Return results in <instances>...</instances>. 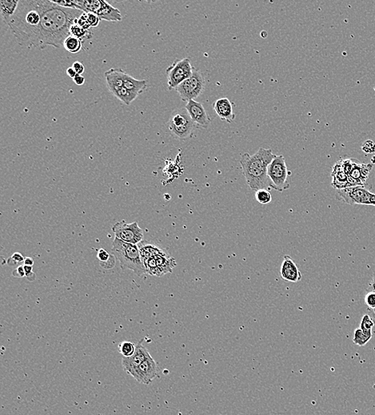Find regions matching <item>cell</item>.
<instances>
[{"label": "cell", "instance_id": "44dd1931", "mask_svg": "<svg viewBox=\"0 0 375 415\" xmlns=\"http://www.w3.org/2000/svg\"><path fill=\"white\" fill-rule=\"evenodd\" d=\"M123 86L131 92L139 95L147 89V82L146 80L136 79L126 72L123 76Z\"/></svg>", "mask_w": 375, "mask_h": 415}, {"label": "cell", "instance_id": "836d02e7", "mask_svg": "<svg viewBox=\"0 0 375 415\" xmlns=\"http://www.w3.org/2000/svg\"><path fill=\"white\" fill-rule=\"evenodd\" d=\"M98 259L100 261V262H107L110 259V255L107 252L106 250L101 248L98 252Z\"/></svg>", "mask_w": 375, "mask_h": 415}, {"label": "cell", "instance_id": "ffe728a7", "mask_svg": "<svg viewBox=\"0 0 375 415\" xmlns=\"http://www.w3.org/2000/svg\"><path fill=\"white\" fill-rule=\"evenodd\" d=\"M137 245L139 248L142 261L150 258V257H152V256H157V255L168 254V252L165 251L163 248L158 246L156 244L150 242V241H142Z\"/></svg>", "mask_w": 375, "mask_h": 415}, {"label": "cell", "instance_id": "74e56055", "mask_svg": "<svg viewBox=\"0 0 375 415\" xmlns=\"http://www.w3.org/2000/svg\"><path fill=\"white\" fill-rule=\"evenodd\" d=\"M11 257H12V259H13L15 262L17 263L23 262V261H24V260H25V259L24 258L23 255H22L21 253H19V252H15V253H14L13 255H12Z\"/></svg>", "mask_w": 375, "mask_h": 415}, {"label": "cell", "instance_id": "5bb4252c", "mask_svg": "<svg viewBox=\"0 0 375 415\" xmlns=\"http://www.w3.org/2000/svg\"><path fill=\"white\" fill-rule=\"evenodd\" d=\"M151 355L144 345H142V341L136 344L135 352L131 357H123L122 359V365L127 374H130L132 370L138 367L139 365L146 361Z\"/></svg>", "mask_w": 375, "mask_h": 415}, {"label": "cell", "instance_id": "9a60e30c", "mask_svg": "<svg viewBox=\"0 0 375 415\" xmlns=\"http://www.w3.org/2000/svg\"><path fill=\"white\" fill-rule=\"evenodd\" d=\"M281 278L283 280L291 283H297L302 280V273L297 268L296 263L288 255L284 256L280 268Z\"/></svg>", "mask_w": 375, "mask_h": 415}, {"label": "cell", "instance_id": "8992f818", "mask_svg": "<svg viewBox=\"0 0 375 415\" xmlns=\"http://www.w3.org/2000/svg\"><path fill=\"white\" fill-rule=\"evenodd\" d=\"M289 174L291 173L287 170L285 157L283 155H276L268 166V175L271 189L278 192L288 190L290 184L287 181V177Z\"/></svg>", "mask_w": 375, "mask_h": 415}, {"label": "cell", "instance_id": "60d3db41", "mask_svg": "<svg viewBox=\"0 0 375 415\" xmlns=\"http://www.w3.org/2000/svg\"><path fill=\"white\" fill-rule=\"evenodd\" d=\"M367 292H375V273L374 274L371 284H370V288L367 289Z\"/></svg>", "mask_w": 375, "mask_h": 415}, {"label": "cell", "instance_id": "7bdbcfd3", "mask_svg": "<svg viewBox=\"0 0 375 415\" xmlns=\"http://www.w3.org/2000/svg\"><path fill=\"white\" fill-rule=\"evenodd\" d=\"M371 163H372V165H375V155L371 157Z\"/></svg>", "mask_w": 375, "mask_h": 415}, {"label": "cell", "instance_id": "8fae6325", "mask_svg": "<svg viewBox=\"0 0 375 415\" xmlns=\"http://www.w3.org/2000/svg\"><path fill=\"white\" fill-rule=\"evenodd\" d=\"M115 237L127 243L138 244L143 241V232L137 222L128 224L125 220L117 222L112 227Z\"/></svg>", "mask_w": 375, "mask_h": 415}, {"label": "cell", "instance_id": "d6a6232c", "mask_svg": "<svg viewBox=\"0 0 375 415\" xmlns=\"http://www.w3.org/2000/svg\"><path fill=\"white\" fill-rule=\"evenodd\" d=\"M362 150L366 153H374L375 152V143L373 141L368 140L362 145Z\"/></svg>", "mask_w": 375, "mask_h": 415}, {"label": "cell", "instance_id": "7402d4cb", "mask_svg": "<svg viewBox=\"0 0 375 415\" xmlns=\"http://www.w3.org/2000/svg\"><path fill=\"white\" fill-rule=\"evenodd\" d=\"M19 3V0H0V12L2 20L6 24H8L11 18L13 17Z\"/></svg>", "mask_w": 375, "mask_h": 415}, {"label": "cell", "instance_id": "1f68e13d", "mask_svg": "<svg viewBox=\"0 0 375 415\" xmlns=\"http://www.w3.org/2000/svg\"><path fill=\"white\" fill-rule=\"evenodd\" d=\"M86 18L91 27H97L101 20L96 14L91 13V12L86 13Z\"/></svg>", "mask_w": 375, "mask_h": 415}, {"label": "cell", "instance_id": "3957f363", "mask_svg": "<svg viewBox=\"0 0 375 415\" xmlns=\"http://www.w3.org/2000/svg\"><path fill=\"white\" fill-rule=\"evenodd\" d=\"M275 156L270 148H259L255 154L250 155L248 153L241 154L240 164L242 173L246 183L253 191L271 189L268 170V166Z\"/></svg>", "mask_w": 375, "mask_h": 415}, {"label": "cell", "instance_id": "277c9868", "mask_svg": "<svg viewBox=\"0 0 375 415\" xmlns=\"http://www.w3.org/2000/svg\"><path fill=\"white\" fill-rule=\"evenodd\" d=\"M111 253L120 262L122 269L132 270L138 276L147 274L137 244L127 243L115 237L113 241Z\"/></svg>", "mask_w": 375, "mask_h": 415}, {"label": "cell", "instance_id": "30bf717a", "mask_svg": "<svg viewBox=\"0 0 375 415\" xmlns=\"http://www.w3.org/2000/svg\"><path fill=\"white\" fill-rule=\"evenodd\" d=\"M147 274L156 276H162L166 273L172 272L173 269L176 266L175 258L166 255H157L143 261Z\"/></svg>", "mask_w": 375, "mask_h": 415}, {"label": "cell", "instance_id": "4dcf8cb0", "mask_svg": "<svg viewBox=\"0 0 375 415\" xmlns=\"http://www.w3.org/2000/svg\"><path fill=\"white\" fill-rule=\"evenodd\" d=\"M76 24H78L79 26H81L85 30H91V26H90V24L87 21L86 13H85V12H82V15H80V17L77 19Z\"/></svg>", "mask_w": 375, "mask_h": 415}, {"label": "cell", "instance_id": "83f0119b", "mask_svg": "<svg viewBox=\"0 0 375 415\" xmlns=\"http://www.w3.org/2000/svg\"><path fill=\"white\" fill-rule=\"evenodd\" d=\"M375 325V322L372 319V318L369 315H365L364 317H362V321H361L360 328L368 336H373L372 329H373Z\"/></svg>", "mask_w": 375, "mask_h": 415}, {"label": "cell", "instance_id": "2e32d148", "mask_svg": "<svg viewBox=\"0 0 375 415\" xmlns=\"http://www.w3.org/2000/svg\"><path fill=\"white\" fill-rule=\"evenodd\" d=\"M213 108L221 120L229 123L232 122L235 120V114L234 113L233 106L231 101L227 98L218 99L213 104Z\"/></svg>", "mask_w": 375, "mask_h": 415}, {"label": "cell", "instance_id": "cb8c5ba5", "mask_svg": "<svg viewBox=\"0 0 375 415\" xmlns=\"http://www.w3.org/2000/svg\"><path fill=\"white\" fill-rule=\"evenodd\" d=\"M63 48L71 54H76L82 49V41L76 37L70 35L65 39Z\"/></svg>", "mask_w": 375, "mask_h": 415}, {"label": "cell", "instance_id": "e575fe53", "mask_svg": "<svg viewBox=\"0 0 375 415\" xmlns=\"http://www.w3.org/2000/svg\"><path fill=\"white\" fill-rule=\"evenodd\" d=\"M72 67H73L74 70L76 71L77 74H81L82 75V73H84L85 71V67L82 64V63H80V62H75L72 65Z\"/></svg>", "mask_w": 375, "mask_h": 415}, {"label": "cell", "instance_id": "b9f144b4", "mask_svg": "<svg viewBox=\"0 0 375 415\" xmlns=\"http://www.w3.org/2000/svg\"><path fill=\"white\" fill-rule=\"evenodd\" d=\"M33 265H34V261H33L32 259L30 258V257H27V258L24 260V265L33 266Z\"/></svg>", "mask_w": 375, "mask_h": 415}, {"label": "cell", "instance_id": "f35d334b", "mask_svg": "<svg viewBox=\"0 0 375 415\" xmlns=\"http://www.w3.org/2000/svg\"><path fill=\"white\" fill-rule=\"evenodd\" d=\"M67 74L71 78H74V77H76L77 75V73H76V71L74 70L73 67H69V68H67Z\"/></svg>", "mask_w": 375, "mask_h": 415}, {"label": "cell", "instance_id": "52a82bcc", "mask_svg": "<svg viewBox=\"0 0 375 415\" xmlns=\"http://www.w3.org/2000/svg\"><path fill=\"white\" fill-rule=\"evenodd\" d=\"M338 200L349 204H364L375 206V194H372L365 186H355L337 190Z\"/></svg>", "mask_w": 375, "mask_h": 415}, {"label": "cell", "instance_id": "d4e9b609", "mask_svg": "<svg viewBox=\"0 0 375 415\" xmlns=\"http://www.w3.org/2000/svg\"><path fill=\"white\" fill-rule=\"evenodd\" d=\"M92 31L91 30H85L78 24H73L70 28V35L76 37L80 40L83 41V39H90L92 37Z\"/></svg>", "mask_w": 375, "mask_h": 415}, {"label": "cell", "instance_id": "ac0fdd59", "mask_svg": "<svg viewBox=\"0 0 375 415\" xmlns=\"http://www.w3.org/2000/svg\"><path fill=\"white\" fill-rule=\"evenodd\" d=\"M126 71L120 68H111L105 72L107 86L110 92L113 93L117 89L123 86V76Z\"/></svg>", "mask_w": 375, "mask_h": 415}, {"label": "cell", "instance_id": "6da1fadb", "mask_svg": "<svg viewBox=\"0 0 375 415\" xmlns=\"http://www.w3.org/2000/svg\"><path fill=\"white\" fill-rule=\"evenodd\" d=\"M82 11L64 8L52 1L43 0L41 23L39 25L38 49L48 46L59 48L70 36V28L82 15Z\"/></svg>", "mask_w": 375, "mask_h": 415}, {"label": "cell", "instance_id": "5b68a950", "mask_svg": "<svg viewBox=\"0 0 375 415\" xmlns=\"http://www.w3.org/2000/svg\"><path fill=\"white\" fill-rule=\"evenodd\" d=\"M167 125L173 138L181 141L192 138L197 128L186 108H180L173 111Z\"/></svg>", "mask_w": 375, "mask_h": 415}, {"label": "cell", "instance_id": "603a6c76", "mask_svg": "<svg viewBox=\"0 0 375 415\" xmlns=\"http://www.w3.org/2000/svg\"><path fill=\"white\" fill-rule=\"evenodd\" d=\"M112 94L117 98L120 100L123 104H125L127 106L131 105L132 101H134L138 96L134 93L128 91L125 87L117 89L116 91H114Z\"/></svg>", "mask_w": 375, "mask_h": 415}, {"label": "cell", "instance_id": "e0dca14e", "mask_svg": "<svg viewBox=\"0 0 375 415\" xmlns=\"http://www.w3.org/2000/svg\"><path fill=\"white\" fill-rule=\"evenodd\" d=\"M354 166L352 169L351 172L349 176L358 181L362 186H365L367 180L368 179L369 175L371 170L373 169L374 165L372 164H362L358 162L357 160L353 159Z\"/></svg>", "mask_w": 375, "mask_h": 415}, {"label": "cell", "instance_id": "f1b7e54d", "mask_svg": "<svg viewBox=\"0 0 375 415\" xmlns=\"http://www.w3.org/2000/svg\"><path fill=\"white\" fill-rule=\"evenodd\" d=\"M255 199L262 204H268L271 202L272 196L269 190L262 189L255 192Z\"/></svg>", "mask_w": 375, "mask_h": 415}, {"label": "cell", "instance_id": "ba28073f", "mask_svg": "<svg viewBox=\"0 0 375 415\" xmlns=\"http://www.w3.org/2000/svg\"><path fill=\"white\" fill-rule=\"evenodd\" d=\"M194 70L189 58L176 59L166 71L169 90L177 88L182 82L192 75Z\"/></svg>", "mask_w": 375, "mask_h": 415}, {"label": "cell", "instance_id": "d590c367", "mask_svg": "<svg viewBox=\"0 0 375 415\" xmlns=\"http://www.w3.org/2000/svg\"><path fill=\"white\" fill-rule=\"evenodd\" d=\"M12 274H13L14 276H15V277H24V276L26 275L24 266L18 267L17 269H15V271H13Z\"/></svg>", "mask_w": 375, "mask_h": 415}, {"label": "cell", "instance_id": "4fadbf2b", "mask_svg": "<svg viewBox=\"0 0 375 415\" xmlns=\"http://www.w3.org/2000/svg\"><path fill=\"white\" fill-rule=\"evenodd\" d=\"M185 108L197 127H201L203 129L208 128L211 123V118L203 104L195 100H191L186 104Z\"/></svg>", "mask_w": 375, "mask_h": 415}, {"label": "cell", "instance_id": "d6986e66", "mask_svg": "<svg viewBox=\"0 0 375 415\" xmlns=\"http://www.w3.org/2000/svg\"><path fill=\"white\" fill-rule=\"evenodd\" d=\"M96 15L100 18V20L106 21L119 22L123 20L119 9L113 7L106 1H102L101 7L96 12Z\"/></svg>", "mask_w": 375, "mask_h": 415}, {"label": "cell", "instance_id": "484cf974", "mask_svg": "<svg viewBox=\"0 0 375 415\" xmlns=\"http://www.w3.org/2000/svg\"><path fill=\"white\" fill-rule=\"evenodd\" d=\"M118 349H119V352L123 355V357H131L135 352L136 345L132 342L123 341L119 343Z\"/></svg>", "mask_w": 375, "mask_h": 415}, {"label": "cell", "instance_id": "7c38bea8", "mask_svg": "<svg viewBox=\"0 0 375 415\" xmlns=\"http://www.w3.org/2000/svg\"><path fill=\"white\" fill-rule=\"evenodd\" d=\"M159 372V366L157 363L152 356L143 362L141 365L136 367L134 370L130 373L138 383L144 385H149L150 383L156 379Z\"/></svg>", "mask_w": 375, "mask_h": 415}, {"label": "cell", "instance_id": "ab89813d", "mask_svg": "<svg viewBox=\"0 0 375 415\" xmlns=\"http://www.w3.org/2000/svg\"><path fill=\"white\" fill-rule=\"evenodd\" d=\"M24 270L27 276L29 277V275H33L32 266H27V265H24Z\"/></svg>", "mask_w": 375, "mask_h": 415}, {"label": "cell", "instance_id": "9c48e42d", "mask_svg": "<svg viewBox=\"0 0 375 415\" xmlns=\"http://www.w3.org/2000/svg\"><path fill=\"white\" fill-rule=\"evenodd\" d=\"M205 88V80L201 71L194 70L189 78L182 82L181 84L175 89L179 95V97L184 101L188 102L194 100L202 95Z\"/></svg>", "mask_w": 375, "mask_h": 415}, {"label": "cell", "instance_id": "ee69618b", "mask_svg": "<svg viewBox=\"0 0 375 415\" xmlns=\"http://www.w3.org/2000/svg\"><path fill=\"white\" fill-rule=\"evenodd\" d=\"M372 312H374V315L375 316V309L372 310Z\"/></svg>", "mask_w": 375, "mask_h": 415}, {"label": "cell", "instance_id": "4316f807", "mask_svg": "<svg viewBox=\"0 0 375 415\" xmlns=\"http://www.w3.org/2000/svg\"><path fill=\"white\" fill-rule=\"evenodd\" d=\"M371 338L372 336H368L361 328H358L354 331L353 342L354 344L358 345V346H365Z\"/></svg>", "mask_w": 375, "mask_h": 415}, {"label": "cell", "instance_id": "f546056e", "mask_svg": "<svg viewBox=\"0 0 375 415\" xmlns=\"http://www.w3.org/2000/svg\"><path fill=\"white\" fill-rule=\"evenodd\" d=\"M365 303L367 304L369 309H375V292H367L365 296Z\"/></svg>", "mask_w": 375, "mask_h": 415}, {"label": "cell", "instance_id": "7a4b0ae2", "mask_svg": "<svg viewBox=\"0 0 375 415\" xmlns=\"http://www.w3.org/2000/svg\"><path fill=\"white\" fill-rule=\"evenodd\" d=\"M43 2V0H20L15 15L7 24L23 47L38 48Z\"/></svg>", "mask_w": 375, "mask_h": 415}, {"label": "cell", "instance_id": "8d00e7d4", "mask_svg": "<svg viewBox=\"0 0 375 415\" xmlns=\"http://www.w3.org/2000/svg\"><path fill=\"white\" fill-rule=\"evenodd\" d=\"M73 81L77 86H82L85 83V77L81 74H77L74 77Z\"/></svg>", "mask_w": 375, "mask_h": 415}]
</instances>
